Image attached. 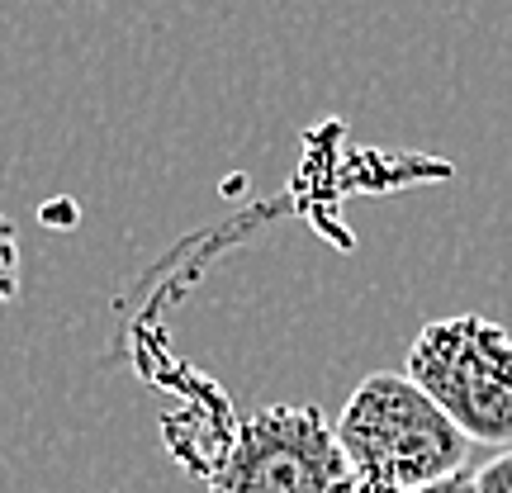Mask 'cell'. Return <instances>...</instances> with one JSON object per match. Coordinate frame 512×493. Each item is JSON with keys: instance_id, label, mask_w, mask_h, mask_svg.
Listing matches in <instances>:
<instances>
[{"instance_id": "obj_5", "label": "cell", "mask_w": 512, "mask_h": 493, "mask_svg": "<svg viewBox=\"0 0 512 493\" xmlns=\"http://www.w3.org/2000/svg\"><path fill=\"white\" fill-rule=\"evenodd\" d=\"M475 489L479 493H512V446H508V451H498V456L479 470Z\"/></svg>"}, {"instance_id": "obj_2", "label": "cell", "mask_w": 512, "mask_h": 493, "mask_svg": "<svg viewBox=\"0 0 512 493\" xmlns=\"http://www.w3.org/2000/svg\"><path fill=\"white\" fill-rule=\"evenodd\" d=\"M403 375L456 422L465 441L512 446V332L484 313L437 318L413 337Z\"/></svg>"}, {"instance_id": "obj_1", "label": "cell", "mask_w": 512, "mask_h": 493, "mask_svg": "<svg viewBox=\"0 0 512 493\" xmlns=\"http://www.w3.org/2000/svg\"><path fill=\"white\" fill-rule=\"evenodd\" d=\"M332 432L351 470L380 475L403 493L460 475L465 446H470L456 432V422L408 375H394V370H375L356 384Z\"/></svg>"}, {"instance_id": "obj_3", "label": "cell", "mask_w": 512, "mask_h": 493, "mask_svg": "<svg viewBox=\"0 0 512 493\" xmlns=\"http://www.w3.org/2000/svg\"><path fill=\"white\" fill-rule=\"evenodd\" d=\"M347 456L313 403H275L233 427L209 460V493H337Z\"/></svg>"}, {"instance_id": "obj_7", "label": "cell", "mask_w": 512, "mask_h": 493, "mask_svg": "<svg viewBox=\"0 0 512 493\" xmlns=\"http://www.w3.org/2000/svg\"><path fill=\"white\" fill-rule=\"evenodd\" d=\"M418 493H479V489H475V475H470V470H460V475L441 479V484H427V489H418Z\"/></svg>"}, {"instance_id": "obj_4", "label": "cell", "mask_w": 512, "mask_h": 493, "mask_svg": "<svg viewBox=\"0 0 512 493\" xmlns=\"http://www.w3.org/2000/svg\"><path fill=\"white\" fill-rule=\"evenodd\" d=\"M19 294V228L10 214H0V304Z\"/></svg>"}, {"instance_id": "obj_6", "label": "cell", "mask_w": 512, "mask_h": 493, "mask_svg": "<svg viewBox=\"0 0 512 493\" xmlns=\"http://www.w3.org/2000/svg\"><path fill=\"white\" fill-rule=\"evenodd\" d=\"M337 493H403V489L380 475H366V470H347V479L337 484Z\"/></svg>"}]
</instances>
